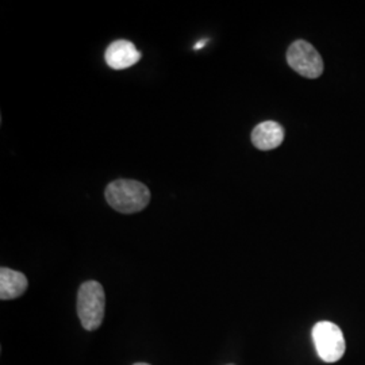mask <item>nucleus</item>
I'll return each instance as SVG.
<instances>
[{
	"instance_id": "nucleus-1",
	"label": "nucleus",
	"mask_w": 365,
	"mask_h": 365,
	"mask_svg": "<svg viewBox=\"0 0 365 365\" xmlns=\"http://www.w3.org/2000/svg\"><path fill=\"white\" fill-rule=\"evenodd\" d=\"M106 200L113 209L122 214H135L146 209L150 202L149 188L137 180L119 179L106 188Z\"/></svg>"
},
{
	"instance_id": "nucleus-2",
	"label": "nucleus",
	"mask_w": 365,
	"mask_h": 365,
	"mask_svg": "<svg viewBox=\"0 0 365 365\" xmlns=\"http://www.w3.org/2000/svg\"><path fill=\"white\" fill-rule=\"evenodd\" d=\"M105 289L98 282H86L78 288V315L83 327L93 331L105 318Z\"/></svg>"
},
{
	"instance_id": "nucleus-3",
	"label": "nucleus",
	"mask_w": 365,
	"mask_h": 365,
	"mask_svg": "<svg viewBox=\"0 0 365 365\" xmlns=\"http://www.w3.org/2000/svg\"><path fill=\"white\" fill-rule=\"evenodd\" d=\"M313 341L317 353L325 363H336L345 353V339L336 324L321 321L313 327Z\"/></svg>"
},
{
	"instance_id": "nucleus-4",
	"label": "nucleus",
	"mask_w": 365,
	"mask_h": 365,
	"mask_svg": "<svg viewBox=\"0 0 365 365\" xmlns=\"http://www.w3.org/2000/svg\"><path fill=\"white\" fill-rule=\"evenodd\" d=\"M287 63L303 78H317L324 73V61L321 54L317 52L312 43L303 39L295 41L288 48Z\"/></svg>"
},
{
	"instance_id": "nucleus-5",
	"label": "nucleus",
	"mask_w": 365,
	"mask_h": 365,
	"mask_svg": "<svg viewBox=\"0 0 365 365\" xmlns=\"http://www.w3.org/2000/svg\"><path fill=\"white\" fill-rule=\"evenodd\" d=\"M105 58L110 68L122 71L135 66L141 60V53L130 41L118 39L107 48Z\"/></svg>"
},
{
	"instance_id": "nucleus-6",
	"label": "nucleus",
	"mask_w": 365,
	"mask_h": 365,
	"mask_svg": "<svg viewBox=\"0 0 365 365\" xmlns=\"http://www.w3.org/2000/svg\"><path fill=\"white\" fill-rule=\"evenodd\" d=\"M284 140V129L274 120L257 125L252 131V143L260 150H272L280 146Z\"/></svg>"
},
{
	"instance_id": "nucleus-7",
	"label": "nucleus",
	"mask_w": 365,
	"mask_h": 365,
	"mask_svg": "<svg viewBox=\"0 0 365 365\" xmlns=\"http://www.w3.org/2000/svg\"><path fill=\"white\" fill-rule=\"evenodd\" d=\"M27 286V277L22 272L4 267L0 269V299H16L26 292Z\"/></svg>"
},
{
	"instance_id": "nucleus-8",
	"label": "nucleus",
	"mask_w": 365,
	"mask_h": 365,
	"mask_svg": "<svg viewBox=\"0 0 365 365\" xmlns=\"http://www.w3.org/2000/svg\"><path fill=\"white\" fill-rule=\"evenodd\" d=\"M206 42H207V39H202V41H199V42L196 43L195 46H194V49H195V51H199V49H202V48L205 46V43H206Z\"/></svg>"
},
{
	"instance_id": "nucleus-9",
	"label": "nucleus",
	"mask_w": 365,
	"mask_h": 365,
	"mask_svg": "<svg viewBox=\"0 0 365 365\" xmlns=\"http://www.w3.org/2000/svg\"><path fill=\"white\" fill-rule=\"evenodd\" d=\"M134 365H149V364H145V363H137V364Z\"/></svg>"
}]
</instances>
